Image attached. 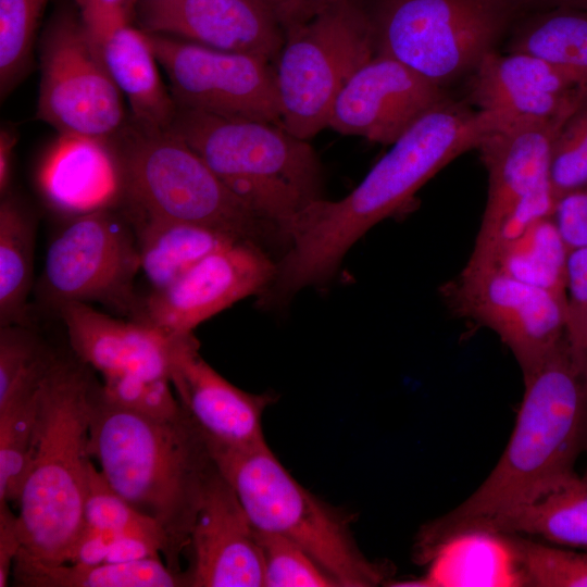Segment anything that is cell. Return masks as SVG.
Listing matches in <instances>:
<instances>
[{
	"label": "cell",
	"mask_w": 587,
	"mask_h": 587,
	"mask_svg": "<svg viewBox=\"0 0 587 587\" xmlns=\"http://www.w3.org/2000/svg\"><path fill=\"white\" fill-rule=\"evenodd\" d=\"M46 372L20 382L0 398V502L18 499L35 445Z\"/></svg>",
	"instance_id": "f546056e"
},
{
	"label": "cell",
	"mask_w": 587,
	"mask_h": 587,
	"mask_svg": "<svg viewBox=\"0 0 587 587\" xmlns=\"http://www.w3.org/2000/svg\"><path fill=\"white\" fill-rule=\"evenodd\" d=\"M159 548L145 539L121 535L111 546L104 562H132L159 557Z\"/></svg>",
	"instance_id": "7bdbcfd3"
},
{
	"label": "cell",
	"mask_w": 587,
	"mask_h": 587,
	"mask_svg": "<svg viewBox=\"0 0 587 587\" xmlns=\"http://www.w3.org/2000/svg\"><path fill=\"white\" fill-rule=\"evenodd\" d=\"M507 52L530 54L569 75L587 95V11L558 7L532 12L511 30Z\"/></svg>",
	"instance_id": "4316f807"
},
{
	"label": "cell",
	"mask_w": 587,
	"mask_h": 587,
	"mask_svg": "<svg viewBox=\"0 0 587 587\" xmlns=\"http://www.w3.org/2000/svg\"><path fill=\"white\" fill-rule=\"evenodd\" d=\"M146 34L177 107L282 125L272 61Z\"/></svg>",
	"instance_id": "7c38bea8"
},
{
	"label": "cell",
	"mask_w": 587,
	"mask_h": 587,
	"mask_svg": "<svg viewBox=\"0 0 587 587\" xmlns=\"http://www.w3.org/2000/svg\"><path fill=\"white\" fill-rule=\"evenodd\" d=\"M374 55L390 57L434 84L471 74L537 0H352Z\"/></svg>",
	"instance_id": "8992f818"
},
{
	"label": "cell",
	"mask_w": 587,
	"mask_h": 587,
	"mask_svg": "<svg viewBox=\"0 0 587 587\" xmlns=\"http://www.w3.org/2000/svg\"><path fill=\"white\" fill-rule=\"evenodd\" d=\"M537 2L540 10L567 7L587 11V0H537Z\"/></svg>",
	"instance_id": "bcb514c9"
},
{
	"label": "cell",
	"mask_w": 587,
	"mask_h": 587,
	"mask_svg": "<svg viewBox=\"0 0 587 587\" xmlns=\"http://www.w3.org/2000/svg\"><path fill=\"white\" fill-rule=\"evenodd\" d=\"M442 294L454 312L499 336L523 375L538 367L565 339V299L494 265L467 262Z\"/></svg>",
	"instance_id": "4fadbf2b"
},
{
	"label": "cell",
	"mask_w": 587,
	"mask_h": 587,
	"mask_svg": "<svg viewBox=\"0 0 587 587\" xmlns=\"http://www.w3.org/2000/svg\"><path fill=\"white\" fill-rule=\"evenodd\" d=\"M134 21L148 34L277 59L284 32L258 0H138Z\"/></svg>",
	"instance_id": "e0dca14e"
},
{
	"label": "cell",
	"mask_w": 587,
	"mask_h": 587,
	"mask_svg": "<svg viewBox=\"0 0 587 587\" xmlns=\"http://www.w3.org/2000/svg\"><path fill=\"white\" fill-rule=\"evenodd\" d=\"M138 0H74L88 30L101 34L116 26L132 24Z\"/></svg>",
	"instance_id": "f35d334b"
},
{
	"label": "cell",
	"mask_w": 587,
	"mask_h": 587,
	"mask_svg": "<svg viewBox=\"0 0 587 587\" xmlns=\"http://www.w3.org/2000/svg\"><path fill=\"white\" fill-rule=\"evenodd\" d=\"M265 587H339L302 548L271 532L257 530Z\"/></svg>",
	"instance_id": "e575fe53"
},
{
	"label": "cell",
	"mask_w": 587,
	"mask_h": 587,
	"mask_svg": "<svg viewBox=\"0 0 587 587\" xmlns=\"http://www.w3.org/2000/svg\"><path fill=\"white\" fill-rule=\"evenodd\" d=\"M75 354L55 355L39 390L35 445L17 499L20 552L67 563L85 527L89 424L100 385Z\"/></svg>",
	"instance_id": "277c9868"
},
{
	"label": "cell",
	"mask_w": 587,
	"mask_h": 587,
	"mask_svg": "<svg viewBox=\"0 0 587 587\" xmlns=\"http://www.w3.org/2000/svg\"><path fill=\"white\" fill-rule=\"evenodd\" d=\"M91 36L110 76L128 101L132 122L146 129L168 130L178 107L160 76L147 34L124 24Z\"/></svg>",
	"instance_id": "603a6c76"
},
{
	"label": "cell",
	"mask_w": 587,
	"mask_h": 587,
	"mask_svg": "<svg viewBox=\"0 0 587 587\" xmlns=\"http://www.w3.org/2000/svg\"><path fill=\"white\" fill-rule=\"evenodd\" d=\"M275 233L322 198V167L308 140L284 126L178 107L170 128Z\"/></svg>",
	"instance_id": "5b68a950"
},
{
	"label": "cell",
	"mask_w": 587,
	"mask_h": 587,
	"mask_svg": "<svg viewBox=\"0 0 587 587\" xmlns=\"http://www.w3.org/2000/svg\"><path fill=\"white\" fill-rule=\"evenodd\" d=\"M185 587H265L261 549L235 490L218 467L190 534Z\"/></svg>",
	"instance_id": "2e32d148"
},
{
	"label": "cell",
	"mask_w": 587,
	"mask_h": 587,
	"mask_svg": "<svg viewBox=\"0 0 587 587\" xmlns=\"http://www.w3.org/2000/svg\"><path fill=\"white\" fill-rule=\"evenodd\" d=\"M503 535L513 552L521 586L587 587V551Z\"/></svg>",
	"instance_id": "836d02e7"
},
{
	"label": "cell",
	"mask_w": 587,
	"mask_h": 587,
	"mask_svg": "<svg viewBox=\"0 0 587 587\" xmlns=\"http://www.w3.org/2000/svg\"><path fill=\"white\" fill-rule=\"evenodd\" d=\"M340 1L342 0H305L303 21L310 18L321 10Z\"/></svg>",
	"instance_id": "7dc6e473"
},
{
	"label": "cell",
	"mask_w": 587,
	"mask_h": 587,
	"mask_svg": "<svg viewBox=\"0 0 587 587\" xmlns=\"http://www.w3.org/2000/svg\"><path fill=\"white\" fill-rule=\"evenodd\" d=\"M49 0H0V93L3 100L28 74Z\"/></svg>",
	"instance_id": "1f68e13d"
},
{
	"label": "cell",
	"mask_w": 587,
	"mask_h": 587,
	"mask_svg": "<svg viewBox=\"0 0 587 587\" xmlns=\"http://www.w3.org/2000/svg\"><path fill=\"white\" fill-rule=\"evenodd\" d=\"M279 24L283 32L303 21L305 0H258Z\"/></svg>",
	"instance_id": "ee69618b"
},
{
	"label": "cell",
	"mask_w": 587,
	"mask_h": 587,
	"mask_svg": "<svg viewBox=\"0 0 587 587\" xmlns=\"http://www.w3.org/2000/svg\"><path fill=\"white\" fill-rule=\"evenodd\" d=\"M470 101L511 122L546 120L574 109L583 91L566 74L521 52L485 55L471 73Z\"/></svg>",
	"instance_id": "ffe728a7"
},
{
	"label": "cell",
	"mask_w": 587,
	"mask_h": 587,
	"mask_svg": "<svg viewBox=\"0 0 587 587\" xmlns=\"http://www.w3.org/2000/svg\"><path fill=\"white\" fill-rule=\"evenodd\" d=\"M39 48L37 117L62 136L113 138L126 124L123 95L74 0L52 13Z\"/></svg>",
	"instance_id": "30bf717a"
},
{
	"label": "cell",
	"mask_w": 587,
	"mask_h": 587,
	"mask_svg": "<svg viewBox=\"0 0 587 587\" xmlns=\"http://www.w3.org/2000/svg\"><path fill=\"white\" fill-rule=\"evenodd\" d=\"M523 377L522 403L500 459L466 500L425 526L420 558L470 525L527 504L576 475L577 458L587 450V378L566 339Z\"/></svg>",
	"instance_id": "7a4b0ae2"
},
{
	"label": "cell",
	"mask_w": 587,
	"mask_h": 587,
	"mask_svg": "<svg viewBox=\"0 0 587 587\" xmlns=\"http://www.w3.org/2000/svg\"><path fill=\"white\" fill-rule=\"evenodd\" d=\"M210 451L257 530L298 545L339 587H371L385 580L384 566L362 553L346 519L300 485L267 444Z\"/></svg>",
	"instance_id": "52a82bcc"
},
{
	"label": "cell",
	"mask_w": 587,
	"mask_h": 587,
	"mask_svg": "<svg viewBox=\"0 0 587 587\" xmlns=\"http://www.w3.org/2000/svg\"><path fill=\"white\" fill-rule=\"evenodd\" d=\"M582 366H583V370H584L585 375H586V378H587V351H586V353H585V357H584ZM586 451H587V450H586Z\"/></svg>",
	"instance_id": "c3c4849f"
},
{
	"label": "cell",
	"mask_w": 587,
	"mask_h": 587,
	"mask_svg": "<svg viewBox=\"0 0 587 587\" xmlns=\"http://www.w3.org/2000/svg\"><path fill=\"white\" fill-rule=\"evenodd\" d=\"M373 57L369 26L352 0L285 29L275 68L282 126L305 140L327 127L336 97Z\"/></svg>",
	"instance_id": "9c48e42d"
},
{
	"label": "cell",
	"mask_w": 587,
	"mask_h": 587,
	"mask_svg": "<svg viewBox=\"0 0 587 587\" xmlns=\"http://www.w3.org/2000/svg\"><path fill=\"white\" fill-rule=\"evenodd\" d=\"M17 142V133L13 128L1 127L0 130V193L8 195L12 176L14 148Z\"/></svg>",
	"instance_id": "f6af8a7d"
},
{
	"label": "cell",
	"mask_w": 587,
	"mask_h": 587,
	"mask_svg": "<svg viewBox=\"0 0 587 587\" xmlns=\"http://www.w3.org/2000/svg\"><path fill=\"white\" fill-rule=\"evenodd\" d=\"M110 142L123 193L138 217L203 225L255 242L273 230L170 129H146L126 122Z\"/></svg>",
	"instance_id": "ba28073f"
},
{
	"label": "cell",
	"mask_w": 587,
	"mask_h": 587,
	"mask_svg": "<svg viewBox=\"0 0 587 587\" xmlns=\"http://www.w3.org/2000/svg\"><path fill=\"white\" fill-rule=\"evenodd\" d=\"M549 179L559 200L587 186V95L562 124L552 149Z\"/></svg>",
	"instance_id": "d590c367"
},
{
	"label": "cell",
	"mask_w": 587,
	"mask_h": 587,
	"mask_svg": "<svg viewBox=\"0 0 587 587\" xmlns=\"http://www.w3.org/2000/svg\"><path fill=\"white\" fill-rule=\"evenodd\" d=\"M570 250L554 215H550L503 247L488 264L520 282L565 299Z\"/></svg>",
	"instance_id": "4dcf8cb0"
},
{
	"label": "cell",
	"mask_w": 587,
	"mask_h": 587,
	"mask_svg": "<svg viewBox=\"0 0 587 587\" xmlns=\"http://www.w3.org/2000/svg\"><path fill=\"white\" fill-rule=\"evenodd\" d=\"M118 533L85 525L78 540L74 545L67 562L73 564H98L105 561Z\"/></svg>",
	"instance_id": "60d3db41"
},
{
	"label": "cell",
	"mask_w": 587,
	"mask_h": 587,
	"mask_svg": "<svg viewBox=\"0 0 587 587\" xmlns=\"http://www.w3.org/2000/svg\"><path fill=\"white\" fill-rule=\"evenodd\" d=\"M85 525L145 539L159 548L165 564L170 559L168 539L161 525L116 492L92 462L88 471Z\"/></svg>",
	"instance_id": "d6a6232c"
},
{
	"label": "cell",
	"mask_w": 587,
	"mask_h": 587,
	"mask_svg": "<svg viewBox=\"0 0 587 587\" xmlns=\"http://www.w3.org/2000/svg\"><path fill=\"white\" fill-rule=\"evenodd\" d=\"M553 215L570 249L587 246V186L560 198Z\"/></svg>",
	"instance_id": "ab89813d"
},
{
	"label": "cell",
	"mask_w": 587,
	"mask_h": 587,
	"mask_svg": "<svg viewBox=\"0 0 587 587\" xmlns=\"http://www.w3.org/2000/svg\"><path fill=\"white\" fill-rule=\"evenodd\" d=\"M427 574L397 586H521L507 537L489 532H465L439 545L425 560Z\"/></svg>",
	"instance_id": "d4e9b609"
},
{
	"label": "cell",
	"mask_w": 587,
	"mask_h": 587,
	"mask_svg": "<svg viewBox=\"0 0 587 587\" xmlns=\"http://www.w3.org/2000/svg\"><path fill=\"white\" fill-rule=\"evenodd\" d=\"M565 339L582 366L587 351V246L573 248L569 253L565 282Z\"/></svg>",
	"instance_id": "74e56055"
},
{
	"label": "cell",
	"mask_w": 587,
	"mask_h": 587,
	"mask_svg": "<svg viewBox=\"0 0 587 587\" xmlns=\"http://www.w3.org/2000/svg\"><path fill=\"white\" fill-rule=\"evenodd\" d=\"M73 353L103 377L133 375L170 379L182 351L197 341L193 334L172 335L146 321H124L85 302L57 309Z\"/></svg>",
	"instance_id": "ac0fdd59"
},
{
	"label": "cell",
	"mask_w": 587,
	"mask_h": 587,
	"mask_svg": "<svg viewBox=\"0 0 587 587\" xmlns=\"http://www.w3.org/2000/svg\"><path fill=\"white\" fill-rule=\"evenodd\" d=\"M102 396L110 402L157 420L180 413V403L166 377L141 378L133 375L103 377Z\"/></svg>",
	"instance_id": "8d00e7d4"
},
{
	"label": "cell",
	"mask_w": 587,
	"mask_h": 587,
	"mask_svg": "<svg viewBox=\"0 0 587 587\" xmlns=\"http://www.w3.org/2000/svg\"><path fill=\"white\" fill-rule=\"evenodd\" d=\"M170 382L210 448L243 450L267 444L262 416L273 397L234 386L201 358L198 341L182 351Z\"/></svg>",
	"instance_id": "d6986e66"
},
{
	"label": "cell",
	"mask_w": 587,
	"mask_h": 587,
	"mask_svg": "<svg viewBox=\"0 0 587 587\" xmlns=\"http://www.w3.org/2000/svg\"><path fill=\"white\" fill-rule=\"evenodd\" d=\"M88 452L99 461L113 489L161 525L170 544L166 565L183 573L179 559L217 467L205 438L185 410L168 420L152 419L108 401L100 385Z\"/></svg>",
	"instance_id": "3957f363"
},
{
	"label": "cell",
	"mask_w": 587,
	"mask_h": 587,
	"mask_svg": "<svg viewBox=\"0 0 587 587\" xmlns=\"http://www.w3.org/2000/svg\"><path fill=\"white\" fill-rule=\"evenodd\" d=\"M276 263L258 242L236 240L191 266L166 288L150 292L138 317L172 335L183 336L237 301L262 294Z\"/></svg>",
	"instance_id": "5bb4252c"
},
{
	"label": "cell",
	"mask_w": 587,
	"mask_h": 587,
	"mask_svg": "<svg viewBox=\"0 0 587 587\" xmlns=\"http://www.w3.org/2000/svg\"><path fill=\"white\" fill-rule=\"evenodd\" d=\"M134 227L140 271L151 292L173 284L211 252L241 239L216 228L170 220L137 217Z\"/></svg>",
	"instance_id": "484cf974"
},
{
	"label": "cell",
	"mask_w": 587,
	"mask_h": 587,
	"mask_svg": "<svg viewBox=\"0 0 587 587\" xmlns=\"http://www.w3.org/2000/svg\"><path fill=\"white\" fill-rule=\"evenodd\" d=\"M11 574L23 587H185L183 573L173 572L160 557L66 565L46 564L18 551Z\"/></svg>",
	"instance_id": "83f0119b"
},
{
	"label": "cell",
	"mask_w": 587,
	"mask_h": 587,
	"mask_svg": "<svg viewBox=\"0 0 587 587\" xmlns=\"http://www.w3.org/2000/svg\"><path fill=\"white\" fill-rule=\"evenodd\" d=\"M511 123L499 113L472 110L449 97L423 114L339 200L320 198L299 212L284 237L290 245L263 292L282 303L307 286L326 282L348 250L375 224L397 212L448 163Z\"/></svg>",
	"instance_id": "6da1fadb"
},
{
	"label": "cell",
	"mask_w": 587,
	"mask_h": 587,
	"mask_svg": "<svg viewBox=\"0 0 587 587\" xmlns=\"http://www.w3.org/2000/svg\"><path fill=\"white\" fill-rule=\"evenodd\" d=\"M444 87L405 64L374 55L346 83L332 107L327 127L392 145L411 125L447 99Z\"/></svg>",
	"instance_id": "9a60e30c"
},
{
	"label": "cell",
	"mask_w": 587,
	"mask_h": 587,
	"mask_svg": "<svg viewBox=\"0 0 587 587\" xmlns=\"http://www.w3.org/2000/svg\"><path fill=\"white\" fill-rule=\"evenodd\" d=\"M574 109L546 120L509 123L480 141L477 149L488 173L480 227L491 225L524 197L550 183L553 143Z\"/></svg>",
	"instance_id": "44dd1931"
},
{
	"label": "cell",
	"mask_w": 587,
	"mask_h": 587,
	"mask_svg": "<svg viewBox=\"0 0 587 587\" xmlns=\"http://www.w3.org/2000/svg\"><path fill=\"white\" fill-rule=\"evenodd\" d=\"M474 530L520 535L587 551V477L575 475L532 502L476 522L461 533Z\"/></svg>",
	"instance_id": "cb8c5ba5"
},
{
	"label": "cell",
	"mask_w": 587,
	"mask_h": 587,
	"mask_svg": "<svg viewBox=\"0 0 587 587\" xmlns=\"http://www.w3.org/2000/svg\"><path fill=\"white\" fill-rule=\"evenodd\" d=\"M35 225L8 195L0 203V326L27 324L34 271Z\"/></svg>",
	"instance_id": "f1b7e54d"
},
{
	"label": "cell",
	"mask_w": 587,
	"mask_h": 587,
	"mask_svg": "<svg viewBox=\"0 0 587 587\" xmlns=\"http://www.w3.org/2000/svg\"><path fill=\"white\" fill-rule=\"evenodd\" d=\"M39 184L49 203L71 216L112 207L123 193L110 140L90 137L60 135L41 165Z\"/></svg>",
	"instance_id": "7402d4cb"
},
{
	"label": "cell",
	"mask_w": 587,
	"mask_h": 587,
	"mask_svg": "<svg viewBox=\"0 0 587 587\" xmlns=\"http://www.w3.org/2000/svg\"><path fill=\"white\" fill-rule=\"evenodd\" d=\"M22 547L17 515L0 502V587L8 586L13 563Z\"/></svg>",
	"instance_id": "b9f144b4"
},
{
	"label": "cell",
	"mask_w": 587,
	"mask_h": 587,
	"mask_svg": "<svg viewBox=\"0 0 587 587\" xmlns=\"http://www.w3.org/2000/svg\"><path fill=\"white\" fill-rule=\"evenodd\" d=\"M140 271L138 241L112 207L70 216L46 252L40 292L58 309L68 302L98 301L138 320L135 294Z\"/></svg>",
	"instance_id": "8fae6325"
}]
</instances>
